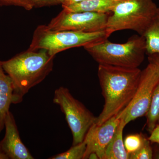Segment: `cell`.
<instances>
[{"mask_svg":"<svg viewBox=\"0 0 159 159\" xmlns=\"http://www.w3.org/2000/svg\"><path fill=\"white\" fill-rule=\"evenodd\" d=\"M150 134L148 139L150 142L159 144V125L156 126Z\"/></svg>","mask_w":159,"mask_h":159,"instance_id":"cell-21","label":"cell"},{"mask_svg":"<svg viewBox=\"0 0 159 159\" xmlns=\"http://www.w3.org/2000/svg\"><path fill=\"white\" fill-rule=\"evenodd\" d=\"M120 122L119 114H117L102 124L98 125L95 123L91 126L84 140L86 148L83 159L88 158L92 153L96 154L99 159L103 158L106 149Z\"/></svg>","mask_w":159,"mask_h":159,"instance_id":"cell-9","label":"cell"},{"mask_svg":"<svg viewBox=\"0 0 159 159\" xmlns=\"http://www.w3.org/2000/svg\"><path fill=\"white\" fill-rule=\"evenodd\" d=\"M34 8H42L58 5L57 0H31Z\"/></svg>","mask_w":159,"mask_h":159,"instance_id":"cell-20","label":"cell"},{"mask_svg":"<svg viewBox=\"0 0 159 159\" xmlns=\"http://www.w3.org/2000/svg\"><path fill=\"white\" fill-rule=\"evenodd\" d=\"M53 101L59 106L65 116L73 135V145L83 142L86 134L96 122L97 117L64 87H60L55 90Z\"/></svg>","mask_w":159,"mask_h":159,"instance_id":"cell-6","label":"cell"},{"mask_svg":"<svg viewBox=\"0 0 159 159\" xmlns=\"http://www.w3.org/2000/svg\"><path fill=\"white\" fill-rule=\"evenodd\" d=\"M55 56L43 49H28L2 61L3 68L12 84L13 104L21 102L31 88L48 76L53 71Z\"/></svg>","mask_w":159,"mask_h":159,"instance_id":"cell-2","label":"cell"},{"mask_svg":"<svg viewBox=\"0 0 159 159\" xmlns=\"http://www.w3.org/2000/svg\"><path fill=\"white\" fill-rule=\"evenodd\" d=\"M0 6H16L27 11L33 9L31 0H0Z\"/></svg>","mask_w":159,"mask_h":159,"instance_id":"cell-19","label":"cell"},{"mask_svg":"<svg viewBox=\"0 0 159 159\" xmlns=\"http://www.w3.org/2000/svg\"><path fill=\"white\" fill-rule=\"evenodd\" d=\"M145 116L147 129L151 133L159 125V83L154 91L150 107Z\"/></svg>","mask_w":159,"mask_h":159,"instance_id":"cell-15","label":"cell"},{"mask_svg":"<svg viewBox=\"0 0 159 159\" xmlns=\"http://www.w3.org/2000/svg\"><path fill=\"white\" fill-rule=\"evenodd\" d=\"M109 37L106 30L95 32L54 31L46 25H40L34 30L29 49L34 51L43 49L55 56L61 51L84 47Z\"/></svg>","mask_w":159,"mask_h":159,"instance_id":"cell-4","label":"cell"},{"mask_svg":"<svg viewBox=\"0 0 159 159\" xmlns=\"http://www.w3.org/2000/svg\"><path fill=\"white\" fill-rule=\"evenodd\" d=\"M142 70L99 64L98 77L104 99V105L95 123L102 124L129 105L135 93Z\"/></svg>","mask_w":159,"mask_h":159,"instance_id":"cell-1","label":"cell"},{"mask_svg":"<svg viewBox=\"0 0 159 159\" xmlns=\"http://www.w3.org/2000/svg\"><path fill=\"white\" fill-rule=\"evenodd\" d=\"M157 8L153 0H121L109 16L106 31L110 36L125 30L143 36Z\"/></svg>","mask_w":159,"mask_h":159,"instance_id":"cell-5","label":"cell"},{"mask_svg":"<svg viewBox=\"0 0 159 159\" xmlns=\"http://www.w3.org/2000/svg\"><path fill=\"white\" fill-rule=\"evenodd\" d=\"M0 159H9L0 145Z\"/></svg>","mask_w":159,"mask_h":159,"instance_id":"cell-24","label":"cell"},{"mask_svg":"<svg viewBox=\"0 0 159 159\" xmlns=\"http://www.w3.org/2000/svg\"><path fill=\"white\" fill-rule=\"evenodd\" d=\"M148 62L156 66L159 69V53L148 55Z\"/></svg>","mask_w":159,"mask_h":159,"instance_id":"cell-22","label":"cell"},{"mask_svg":"<svg viewBox=\"0 0 159 159\" xmlns=\"http://www.w3.org/2000/svg\"><path fill=\"white\" fill-rule=\"evenodd\" d=\"M13 88L11 80L2 65L0 60V134L5 127L6 115L12 103Z\"/></svg>","mask_w":159,"mask_h":159,"instance_id":"cell-11","label":"cell"},{"mask_svg":"<svg viewBox=\"0 0 159 159\" xmlns=\"http://www.w3.org/2000/svg\"><path fill=\"white\" fill-rule=\"evenodd\" d=\"M152 159H159V148L153 152V156Z\"/></svg>","mask_w":159,"mask_h":159,"instance_id":"cell-25","label":"cell"},{"mask_svg":"<svg viewBox=\"0 0 159 159\" xmlns=\"http://www.w3.org/2000/svg\"><path fill=\"white\" fill-rule=\"evenodd\" d=\"M58 4H61L62 6H66L80 2L85 0H57Z\"/></svg>","mask_w":159,"mask_h":159,"instance_id":"cell-23","label":"cell"},{"mask_svg":"<svg viewBox=\"0 0 159 159\" xmlns=\"http://www.w3.org/2000/svg\"><path fill=\"white\" fill-rule=\"evenodd\" d=\"M86 145L83 142L73 145L70 149L65 152L58 154L49 158L50 159H83L85 153Z\"/></svg>","mask_w":159,"mask_h":159,"instance_id":"cell-16","label":"cell"},{"mask_svg":"<svg viewBox=\"0 0 159 159\" xmlns=\"http://www.w3.org/2000/svg\"><path fill=\"white\" fill-rule=\"evenodd\" d=\"M153 156V151L151 146L150 141L145 138L144 143L139 150L129 154V159H151Z\"/></svg>","mask_w":159,"mask_h":159,"instance_id":"cell-18","label":"cell"},{"mask_svg":"<svg viewBox=\"0 0 159 159\" xmlns=\"http://www.w3.org/2000/svg\"><path fill=\"white\" fill-rule=\"evenodd\" d=\"M121 0H85L74 5L62 6L63 9L73 12H96L111 14L113 10Z\"/></svg>","mask_w":159,"mask_h":159,"instance_id":"cell-12","label":"cell"},{"mask_svg":"<svg viewBox=\"0 0 159 159\" xmlns=\"http://www.w3.org/2000/svg\"><path fill=\"white\" fill-rule=\"evenodd\" d=\"M143 36L146 42V54L159 53V7Z\"/></svg>","mask_w":159,"mask_h":159,"instance_id":"cell-14","label":"cell"},{"mask_svg":"<svg viewBox=\"0 0 159 159\" xmlns=\"http://www.w3.org/2000/svg\"><path fill=\"white\" fill-rule=\"evenodd\" d=\"M145 139V137L140 134L127 136L124 142L126 151L129 154L137 151L142 147Z\"/></svg>","mask_w":159,"mask_h":159,"instance_id":"cell-17","label":"cell"},{"mask_svg":"<svg viewBox=\"0 0 159 159\" xmlns=\"http://www.w3.org/2000/svg\"><path fill=\"white\" fill-rule=\"evenodd\" d=\"M159 83V69L149 63L141 72L138 88L130 103L118 114L126 125L137 118L146 116L154 91Z\"/></svg>","mask_w":159,"mask_h":159,"instance_id":"cell-7","label":"cell"},{"mask_svg":"<svg viewBox=\"0 0 159 159\" xmlns=\"http://www.w3.org/2000/svg\"><path fill=\"white\" fill-rule=\"evenodd\" d=\"M126 124L120 119L113 138L106 149L102 159H129L123 140V131Z\"/></svg>","mask_w":159,"mask_h":159,"instance_id":"cell-13","label":"cell"},{"mask_svg":"<svg viewBox=\"0 0 159 159\" xmlns=\"http://www.w3.org/2000/svg\"><path fill=\"white\" fill-rule=\"evenodd\" d=\"M99 64L126 68H139L146 54L144 36L134 35L126 42L117 43L108 39L83 47Z\"/></svg>","mask_w":159,"mask_h":159,"instance_id":"cell-3","label":"cell"},{"mask_svg":"<svg viewBox=\"0 0 159 159\" xmlns=\"http://www.w3.org/2000/svg\"><path fill=\"white\" fill-rule=\"evenodd\" d=\"M5 134L0 145L9 159H33L29 149L22 142L14 116L10 111L5 121Z\"/></svg>","mask_w":159,"mask_h":159,"instance_id":"cell-10","label":"cell"},{"mask_svg":"<svg viewBox=\"0 0 159 159\" xmlns=\"http://www.w3.org/2000/svg\"><path fill=\"white\" fill-rule=\"evenodd\" d=\"M110 14L88 11L73 12L63 9L47 26L54 31L98 32L106 30Z\"/></svg>","mask_w":159,"mask_h":159,"instance_id":"cell-8","label":"cell"}]
</instances>
